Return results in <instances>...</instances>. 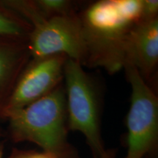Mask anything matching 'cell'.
<instances>
[{
  "instance_id": "4",
  "label": "cell",
  "mask_w": 158,
  "mask_h": 158,
  "mask_svg": "<svg viewBox=\"0 0 158 158\" xmlns=\"http://www.w3.org/2000/svg\"><path fill=\"white\" fill-rule=\"evenodd\" d=\"M68 127L83 134L94 158L106 153L100 128V99L94 81L78 62L67 59L64 68Z\"/></svg>"
},
{
  "instance_id": "5",
  "label": "cell",
  "mask_w": 158,
  "mask_h": 158,
  "mask_svg": "<svg viewBox=\"0 0 158 158\" xmlns=\"http://www.w3.org/2000/svg\"><path fill=\"white\" fill-rule=\"evenodd\" d=\"M131 87L127 116V152L124 158L155 155L158 143V99L133 65L124 67Z\"/></svg>"
},
{
  "instance_id": "9",
  "label": "cell",
  "mask_w": 158,
  "mask_h": 158,
  "mask_svg": "<svg viewBox=\"0 0 158 158\" xmlns=\"http://www.w3.org/2000/svg\"><path fill=\"white\" fill-rule=\"evenodd\" d=\"M31 27L26 20L0 2V37L28 40Z\"/></svg>"
},
{
  "instance_id": "16",
  "label": "cell",
  "mask_w": 158,
  "mask_h": 158,
  "mask_svg": "<svg viewBox=\"0 0 158 158\" xmlns=\"http://www.w3.org/2000/svg\"><path fill=\"white\" fill-rule=\"evenodd\" d=\"M3 135V133L1 129H0V136H2Z\"/></svg>"
},
{
  "instance_id": "6",
  "label": "cell",
  "mask_w": 158,
  "mask_h": 158,
  "mask_svg": "<svg viewBox=\"0 0 158 158\" xmlns=\"http://www.w3.org/2000/svg\"><path fill=\"white\" fill-rule=\"evenodd\" d=\"M65 55L31 59L18 78L4 108L2 118L48 95L64 80Z\"/></svg>"
},
{
  "instance_id": "10",
  "label": "cell",
  "mask_w": 158,
  "mask_h": 158,
  "mask_svg": "<svg viewBox=\"0 0 158 158\" xmlns=\"http://www.w3.org/2000/svg\"><path fill=\"white\" fill-rule=\"evenodd\" d=\"M35 7L45 18L62 16L76 13L73 2L68 0H35Z\"/></svg>"
},
{
  "instance_id": "3",
  "label": "cell",
  "mask_w": 158,
  "mask_h": 158,
  "mask_svg": "<svg viewBox=\"0 0 158 158\" xmlns=\"http://www.w3.org/2000/svg\"><path fill=\"white\" fill-rule=\"evenodd\" d=\"M31 27L28 45L31 59L63 54L81 66L88 65V50L78 13L45 18L33 1H1Z\"/></svg>"
},
{
  "instance_id": "8",
  "label": "cell",
  "mask_w": 158,
  "mask_h": 158,
  "mask_svg": "<svg viewBox=\"0 0 158 158\" xmlns=\"http://www.w3.org/2000/svg\"><path fill=\"white\" fill-rule=\"evenodd\" d=\"M31 59L28 40L0 37V117L18 78Z\"/></svg>"
},
{
  "instance_id": "13",
  "label": "cell",
  "mask_w": 158,
  "mask_h": 158,
  "mask_svg": "<svg viewBox=\"0 0 158 158\" xmlns=\"http://www.w3.org/2000/svg\"><path fill=\"white\" fill-rule=\"evenodd\" d=\"M116 149H108L106 150V153L98 158H116Z\"/></svg>"
},
{
  "instance_id": "1",
  "label": "cell",
  "mask_w": 158,
  "mask_h": 158,
  "mask_svg": "<svg viewBox=\"0 0 158 158\" xmlns=\"http://www.w3.org/2000/svg\"><path fill=\"white\" fill-rule=\"evenodd\" d=\"M78 15L87 46V67H100L110 73L124 68L128 35L142 21V0H101Z\"/></svg>"
},
{
  "instance_id": "14",
  "label": "cell",
  "mask_w": 158,
  "mask_h": 158,
  "mask_svg": "<svg viewBox=\"0 0 158 158\" xmlns=\"http://www.w3.org/2000/svg\"><path fill=\"white\" fill-rule=\"evenodd\" d=\"M36 158H51V157H48V156H47L46 155H45V154H43V152L42 153L40 152L38 156H37Z\"/></svg>"
},
{
  "instance_id": "7",
  "label": "cell",
  "mask_w": 158,
  "mask_h": 158,
  "mask_svg": "<svg viewBox=\"0 0 158 158\" xmlns=\"http://www.w3.org/2000/svg\"><path fill=\"white\" fill-rule=\"evenodd\" d=\"M125 56V64L133 65L147 83L158 63V18L140 21L132 29Z\"/></svg>"
},
{
  "instance_id": "11",
  "label": "cell",
  "mask_w": 158,
  "mask_h": 158,
  "mask_svg": "<svg viewBox=\"0 0 158 158\" xmlns=\"http://www.w3.org/2000/svg\"><path fill=\"white\" fill-rule=\"evenodd\" d=\"M158 1L142 0V21L157 18Z\"/></svg>"
},
{
  "instance_id": "2",
  "label": "cell",
  "mask_w": 158,
  "mask_h": 158,
  "mask_svg": "<svg viewBox=\"0 0 158 158\" xmlns=\"http://www.w3.org/2000/svg\"><path fill=\"white\" fill-rule=\"evenodd\" d=\"M14 142L37 144L51 158H80L68 141L66 96L63 83L48 95L7 116Z\"/></svg>"
},
{
  "instance_id": "12",
  "label": "cell",
  "mask_w": 158,
  "mask_h": 158,
  "mask_svg": "<svg viewBox=\"0 0 158 158\" xmlns=\"http://www.w3.org/2000/svg\"><path fill=\"white\" fill-rule=\"evenodd\" d=\"M40 152L35 151H23L14 149L8 158H36Z\"/></svg>"
},
{
  "instance_id": "17",
  "label": "cell",
  "mask_w": 158,
  "mask_h": 158,
  "mask_svg": "<svg viewBox=\"0 0 158 158\" xmlns=\"http://www.w3.org/2000/svg\"><path fill=\"white\" fill-rule=\"evenodd\" d=\"M152 158H155V156H152Z\"/></svg>"
},
{
  "instance_id": "15",
  "label": "cell",
  "mask_w": 158,
  "mask_h": 158,
  "mask_svg": "<svg viewBox=\"0 0 158 158\" xmlns=\"http://www.w3.org/2000/svg\"><path fill=\"white\" fill-rule=\"evenodd\" d=\"M3 157V145L0 143V158Z\"/></svg>"
}]
</instances>
